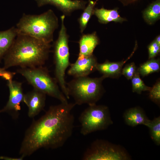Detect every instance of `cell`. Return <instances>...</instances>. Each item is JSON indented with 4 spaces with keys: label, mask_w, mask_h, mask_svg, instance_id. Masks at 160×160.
Segmentation results:
<instances>
[{
    "label": "cell",
    "mask_w": 160,
    "mask_h": 160,
    "mask_svg": "<svg viewBox=\"0 0 160 160\" xmlns=\"http://www.w3.org/2000/svg\"><path fill=\"white\" fill-rule=\"evenodd\" d=\"M74 103H61L51 106L45 114L27 130L20 154L24 158L41 148H56L62 146L72 134Z\"/></svg>",
    "instance_id": "1"
},
{
    "label": "cell",
    "mask_w": 160,
    "mask_h": 160,
    "mask_svg": "<svg viewBox=\"0 0 160 160\" xmlns=\"http://www.w3.org/2000/svg\"><path fill=\"white\" fill-rule=\"evenodd\" d=\"M50 43L31 36L17 34L4 56L3 68L19 66L32 68L42 66L48 58Z\"/></svg>",
    "instance_id": "2"
},
{
    "label": "cell",
    "mask_w": 160,
    "mask_h": 160,
    "mask_svg": "<svg viewBox=\"0 0 160 160\" xmlns=\"http://www.w3.org/2000/svg\"><path fill=\"white\" fill-rule=\"evenodd\" d=\"M57 23L53 12L49 10L39 15L24 14L15 28L17 34L29 36L50 43Z\"/></svg>",
    "instance_id": "3"
},
{
    "label": "cell",
    "mask_w": 160,
    "mask_h": 160,
    "mask_svg": "<svg viewBox=\"0 0 160 160\" xmlns=\"http://www.w3.org/2000/svg\"><path fill=\"white\" fill-rule=\"evenodd\" d=\"M105 78L88 76L74 77L66 83L68 95L73 98L76 105L96 104L104 92L102 82Z\"/></svg>",
    "instance_id": "4"
},
{
    "label": "cell",
    "mask_w": 160,
    "mask_h": 160,
    "mask_svg": "<svg viewBox=\"0 0 160 160\" xmlns=\"http://www.w3.org/2000/svg\"><path fill=\"white\" fill-rule=\"evenodd\" d=\"M17 71L34 89L58 99L61 103L68 102L67 98L60 90L56 79L51 76L46 68L42 66L20 68Z\"/></svg>",
    "instance_id": "5"
},
{
    "label": "cell",
    "mask_w": 160,
    "mask_h": 160,
    "mask_svg": "<svg viewBox=\"0 0 160 160\" xmlns=\"http://www.w3.org/2000/svg\"><path fill=\"white\" fill-rule=\"evenodd\" d=\"M79 120L80 132L84 135L105 129L113 123L108 107L96 104L89 105L81 113Z\"/></svg>",
    "instance_id": "6"
},
{
    "label": "cell",
    "mask_w": 160,
    "mask_h": 160,
    "mask_svg": "<svg viewBox=\"0 0 160 160\" xmlns=\"http://www.w3.org/2000/svg\"><path fill=\"white\" fill-rule=\"evenodd\" d=\"M61 19V27L54 49L55 79L59 84L62 92L68 99L70 97L67 91L65 76V71L71 64L69 60L68 38L64 24V17H62Z\"/></svg>",
    "instance_id": "7"
},
{
    "label": "cell",
    "mask_w": 160,
    "mask_h": 160,
    "mask_svg": "<svg viewBox=\"0 0 160 160\" xmlns=\"http://www.w3.org/2000/svg\"><path fill=\"white\" fill-rule=\"evenodd\" d=\"M84 160H128L129 155L121 146L100 139L93 142L84 152Z\"/></svg>",
    "instance_id": "8"
},
{
    "label": "cell",
    "mask_w": 160,
    "mask_h": 160,
    "mask_svg": "<svg viewBox=\"0 0 160 160\" xmlns=\"http://www.w3.org/2000/svg\"><path fill=\"white\" fill-rule=\"evenodd\" d=\"M97 59L92 55L88 56L79 57L73 63L71 64L68 74L74 77L88 76L96 70Z\"/></svg>",
    "instance_id": "9"
},
{
    "label": "cell",
    "mask_w": 160,
    "mask_h": 160,
    "mask_svg": "<svg viewBox=\"0 0 160 160\" xmlns=\"http://www.w3.org/2000/svg\"><path fill=\"white\" fill-rule=\"evenodd\" d=\"M9 96V100L5 106L0 113L13 111L17 112L20 109L21 103L23 101L24 94L23 92L22 84L13 80L7 81Z\"/></svg>",
    "instance_id": "10"
},
{
    "label": "cell",
    "mask_w": 160,
    "mask_h": 160,
    "mask_svg": "<svg viewBox=\"0 0 160 160\" xmlns=\"http://www.w3.org/2000/svg\"><path fill=\"white\" fill-rule=\"evenodd\" d=\"M46 98L45 94L35 89L24 94L23 102L28 107L30 117H35L43 109Z\"/></svg>",
    "instance_id": "11"
},
{
    "label": "cell",
    "mask_w": 160,
    "mask_h": 160,
    "mask_svg": "<svg viewBox=\"0 0 160 160\" xmlns=\"http://www.w3.org/2000/svg\"><path fill=\"white\" fill-rule=\"evenodd\" d=\"M136 49V47L132 54L125 60L117 62H111L108 60L102 63H98L96 70L101 73L105 78H117L121 75L123 65L132 56Z\"/></svg>",
    "instance_id": "12"
},
{
    "label": "cell",
    "mask_w": 160,
    "mask_h": 160,
    "mask_svg": "<svg viewBox=\"0 0 160 160\" xmlns=\"http://www.w3.org/2000/svg\"><path fill=\"white\" fill-rule=\"evenodd\" d=\"M123 117L125 123L132 127L139 125H143L148 127L151 121L143 111L137 107L127 110L124 113Z\"/></svg>",
    "instance_id": "13"
},
{
    "label": "cell",
    "mask_w": 160,
    "mask_h": 160,
    "mask_svg": "<svg viewBox=\"0 0 160 160\" xmlns=\"http://www.w3.org/2000/svg\"><path fill=\"white\" fill-rule=\"evenodd\" d=\"M39 6L50 4L55 6L62 11L70 12L75 10L83 8L85 2L81 0H37Z\"/></svg>",
    "instance_id": "14"
},
{
    "label": "cell",
    "mask_w": 160,
    "mask_h": 160,
    "mask_svg": "<svg viewBox=\"0 0 160 160\" xmlns=\"http://www.w3.org/2000/svg\"><path fill=\"white\" fill-rule=\"evenodd\" d=\"M99 42V39L95 33L84 35L79 41V57L88 56L92 55Z\"/></svg>",
    "instance_id": "15"
},
{
    "label": "cell",
    "mask_w": 160,
    "mask_h": 160,
    "mask_svg": "<svg viewBox=\"0 0 160 160\" xmlns=\"http://www.w3.org/2000/svg\"><path fill=\"white\" fill-rule=\"evenodd\" d=\"M118 9H107L103 8L94 9V13L97 16L100 22L107 23L111 21L121 23L126 19L121 17L118 11Z\"/></svg>",
    "instance_id": "16"
},
{
    "label": "cell",
    "mask_w": 160,
    "mask_h": 160,
    "mask_svg": "<svg viewBox=\"0 0 160 160\" xmlns=\"http://www.w3.org/2000/svg\"><path fill=\"white\" fill-rule=\"evenodd\" d=\"M17 34L15 27L0 31V61L11 47Z\"/></svg>",
    "instance_id": "17"
},
{
    "label": "cell",
    "mask_w": 160,
    "mask_h": 160,
    "mask_svg": "<svg viewBox=\"0 0 160 160\" xmlns=\"http://www.w3.org/2000/svg\"><path fill=\"white\" fill-rule=\"evenodd\" d=\"M143 17L148 24L152 25L160 18V0H156L148 6L143 12Z\"/></svg>",
    "instance_id": "18"
},
{
    "label": "cell",
    "mask_w": 160,
    "mask_h": 160,
    "mask_svg": "<svg viewBox=\"0 0 160 160\" xmlns=\"http://www.w3.org/2000/svg\"><path fill=\"white\" fill-rule=\"evenodd\" d=\"M160 70V60L159 58H154L148 60L140 65L137 69L140 75L143 77L155 72H158Z\"/></svg>",
    "instance_id": "19"
},
{
    "label": "cell",
    "mask_w": 160,
    "mask_h": 160,
    "mask_svg": "<svg viewBox=\"0 0 160 160\" xmlns=\"http://www.w3.org/2000/svg\"><path fill=\"white\" fill-rule=\"evenodd\" d=\"M150 130L152 140L157 145H160V116L155 118L151 120L147 127Z\"/></svg>",
    "instance_id": "20"
},
{
    "label": "cell",
    "mask_w": 160,
    "mask_h": 160,
    "mask_svg": "<svg viewBox=\"0 0 160 160\" xmlns=\"http://www.w3.org/2000/svg\"><path fill=\"white\" fill-rule=\"evenodd\" d=\"M140 76L137 70L134 76L131 79L132 92L139 94H141L143 91H149L151 88L145 85Z\"/></svg>",
    "instance_id": "21"
},
{
    "label": "cell",
    "mask_w": 160,
    "mask_h": 160,
    "mask_svg": "<svg viewBox=\"0 0 160 160\" xmlns=\"http://www.w3.org/2000/svg\"><path fill=\"white\" fill-rule=\"evenodd\" d=\"M96 3L95 1L89 0L87 7L85 8L81 15L79 19L80 27L81 31H83L84 29L91 16L94 13V7Z\"/></svg>",
    "instance_id": "22"
},
{
    "label": "cell",
    "mask_w": 160,
    "mask_h": 160,
    "mask_svg": "<svg viewBox=\"0 0 160 160\" xmlns=\"http://www.w3.org/2000/svg\"><path fill=\"white\" fill-rule=\"evenodd\" d=\"M149 97L151 100L158 105L160 102V81L157 80L153 86L149 91Z\"/></svg>",
    "instance_id": "23"
},
{
    "label": "cell",
    "mask_w": 160,
    "mask_h": 160,
    "mask_svg": "<svg viewBox=\"0 0 160 160\" xmlns=\"http://www.w3.org/2000/svg\"><path fill=\"white\" fill-rule=\"evenodd\" d=\"M137 68L134 62L127 64L121 71V75H124L127 80H131L135 74Z\"/></svg>",
    "instance_id": "24"
},
{
    "label": "cell",
    "mask_w": 160,
    "mask_h": 160,
    "mask_svg": "<svg viewBox=\"0 0 160 160\" xmlns=\"http://www.w3.org/2000/svg\"><path fill=\"white\" fill-rule=\"evenodd\" d=\"M148 59L154 58L160 51V46L154 40L148 46Z\"/></svg>",
    "instance_id": "25"
},
{
    "label": "cell",
    "mask_w": 160,
    "mask_h": 160,
    "mask_svg": "<svg viewBox=\"0 0 160 160\" xmlns=\"http://www.w3.org/2000/svg\"><path fill=\"white\" fill-rule=\"evenodd\" d=\"M15 73L6 71L3 68H0V76L7 81L12 80Z\"/></svg>",
    "instance_id": "26"
},
{
    "label": "cell",
    "mask_w": 160,
    "mask_h": 160,
    "mask_svg": "<svg viewBox=\"0 0 160 160\" xmlns=\"http://www.w3.org/2000/svg\"><path fill=\"white\" fill-rule=\"evenodd\" d=\"M124 6H127L139 0H118Z\"/></svg>",
    "instance_id": "27"
},
{
    "label": "cell",
    "mask_w": 160,
    "mask_h": 160,
    "mask_svg": "<svg viewBox=\"0 0 160 160\" xmlns=\"http://www.w3.org/2000/svg\"><path fill=\"white\" fill-rule=\"evenodd\" d=\"M23 158L24 157L22 156L19 158H12L4 156L0 157V159L8 160H21L23 159Z\"/></svg>",
    "instance_id": "28"
},
{
    "label": "cell",
    "mask_w": 160,
    "mask_h": 160,
    "mask_svg": "<svg viewBox=\"0 0 160 160\" xmlns=\"http://www.w3.org/2000/svg\"><path fill=\"white\" fill-rule=\"evenodd\" d=\"M154 41L156 42L160 46V35H158L156 37Z\"/></svg>",
    "instance_id": "29"
},
{
    "label": "cell",
    "mask_w": 160,
    "mask_h": 160,
    "mask_svg": "<svg viewBox=\"0 0 160 160\" xmlns=\"http://www.w3.org/2000/svg\"><path fill=\"white\" fill-rule=\"evenodd\" d=\"M99 0H96L95 2L97 3V2Z\"/></svg>",
    "instance_id": "30"
}]
</instances>
